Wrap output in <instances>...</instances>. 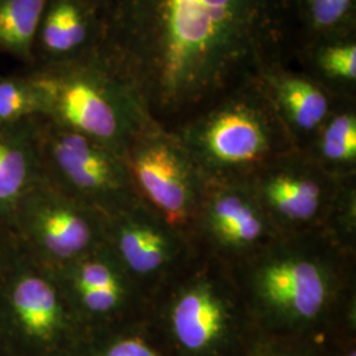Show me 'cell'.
Returning a JSON list of instances; mask_svg holds the SVG:
<instances>
[{"instance_id":"cell-1","label":"cell","mask_w":356,"mask_h":356,"mask_svg":"<svg viewBox=\"0 0 356 356\" xmlns=\"http://www.w3.org/2000/svg\"><path fill=\"white\" fill-rule=\"evenodd\" d=\"M286 0H127L123 67L148 111L175 114L266 64Z\"/></svg>"},{"instance_id":"cell-2","label":"cell","mask_w":356,"mask_h":356,"mask_svg":"<svg viewBox=\"0 0 356 356\" xmlns=\"http://www.w3.org/2000/svg\"><path fill=\"white\" fill-rule=\"evenodd\" d=\"M250 292L267 327L298 334L327 317L338 296V276L330 261L314 251L277 247L256 261Z\"/></svg>"},{"instance_id":"cell-3","label":"cell","mask_w":356,"mask_h":356,"mask_svg":"<svg viewBox=\"0 0 356 356\" xmlns=\"http://www.w3.org/2000/svg\"><path fill=\"white\" fill-rule=\"evenodd\" d=\"M184 148L197 169L218 175L248 170L277 149V123L263 101L241 97L200 119Z\"/></svg>"},{"instance_id":"cell-4","label":"cell","mask_w":356,"mask_h":356,"mask_svg":"<svg viewBox=\"0 0 356 356\" xmlns=\"http://www.w3.org/2000/svg\"><path fill=\"white\" fill-rule=\"evenodd\" d=\"M168 338L181 356H227L241 339V322L225 289L209 277L185 282L165 312Z\"/></svg>"},{"instance_id":"cell-5","label":"cell","mask_w":356,"mask_h":356,"mask_svg":"<svg viewBox=\"0 0 356 356\" xmlns=\"http://www.w3.org/2000/svg\"><path fill=\"white\" fill-rule=\"evenodd\" d=\"M132 177L168 226L189 222L200 198L198 172L182 144L148 134L131 159Z\"/></svg>"},{"instance_id":"cell-6","label":"cell","mask_w":356,"mask_h":356,"mask_svg":"<svg viewBox=\"0 0 356 356\" xmlns=\"http://www.w3.org/2000/svg\"><path fill=\"white\" fill-rule=\"evenodd\" d=\"M204 226L209 238L229 252L254 251L267 242L270 220L251 189L225 186L204 204Z\"/></svg>"},{"instance_id":"cell-7","label":"cell","mask_w":356,"mask_h":356,"mask_svg":"<svg viewBox=\"0 0 356 356\" xmlns=\"http://www.w3.org/2000/svg\"><path fill=\"white\" fill-rule=\"evenodd\" d=\"M254 193L270 222L298 229L318 219L327 200L325 181L298 166H281L259 179Z\"/></svg>"},{"instance_id":"cell-8","label":"cell","mask_w":356,"mask_h":356,"mask_svg":"<svg viewBox=\"0 0 356 356\" xmlns=\"http://www.w3.org/2000/svg\"><path fill=\"white\" fill-rule=\"evenodd\" d=\"M66 123L88 138L110 140L120 132V116L110 98L95 83L74 78L44 82Z\"/></svg>"},{"instance_id":"cell-9","label":"cell","mask_w":356,"mask_h":356,"mask_svg":"<svg viewBox=\"0 0 356 356\" xmlns=\"http://www.w3.org/2000/svg\"><path fill=\"white\" fill-rule=\"evenodd\" d=\"M118 251L128 269L141 279L161 276L178 254V243L172 227L160 216L135 218L118 232Z\"/></svg>"},{"instance_id":"cell-10","label":"cell","mask_w":356,"mask_h":356,"mask_svg":"<svg viewBox=\"0 0 356 356\" xmlns=\"http://www.w3.org/2000/svg\"><path fill=\"white\" fill-rule=\"evenodd\" d=\"M53 154L66 178L81 191L98 193L119 185L114 163L82 134L61 135L54 144Z\"/></svg>"},{"instance_id":"cell-11","label":"cell","mask_w":356,"mask_h":356,"mask_svg":"<svg viewBox=\"0 0 356 356\" xmlns=\"http://www.w3.org/2000/svg\"><path fill=\"white\" fill-rule=\"evenodd\" d=\"M13 306L26 330L40 339H51L60 327L61 313L51 285L38 277L20 281L13 292Z\"/></svg>"},{"instance_id":"cell-12","label":"cell","mask_w":356,"mask_h":356,"mask_svg":"<svg viewBox=\"0 0 356 356\" xmlns=\"http://www.w3.org/2000/svg\"><path fill=\"white\" fill-rule=\"evenodd\" d=\"M277 102L294 127L313 131L329 113V101L312 82L289 76L277 85Z\"/></svg>"},{"instance_id":"cell-13","label":"cell","mask_w":356,"mask_h":356,"mask_svg":"<svg viewBox=\"0 0 356 356\" xmlns=\"http://www.w3.org/2000/svg\"><path fill=\"white\" fill-rule=\"evenodd\" d=\"M42 241L51 254L67 259L81 254L91 242L89 222L70 209H54L42 218Z\"/></svg>"},{"instance_id":"cell-14","label":"cell","mask_w":356,"mask_h":356,"mask_svg":"<svg viewBox=\"0 0 356 356\" xmlns=\"http://www.w3.org/2000/svg\"><path fill=\"white\" fill-rule=\"evenodd\" d=\"M47 0H0V45L26 53L38 32Z\"/></svg>"},{"instance_id":"cell-15","label":"cell","mask_w":356,"mask_h":356,"mask_svg":"<svg viewBox=\"0 0 356 356\" xmlns=\"http://www.w3.org/2000/svg\"><path fill=\"white\" fill-rule=\"evenodd\" d=\"M86 38V26L76 6L63 0L48 13L42 40L45 47L54 53H65L81 45Z\"/></svg>"},{"instance_id":"cell-16","label":"cell","mask_w":356,"mask_h":356,"mask_svg":"<svg viewBox=\"0 0 356 356\" xmlns=\"http://www.w3.org/2000/svg\"><path fill=\"white\" fill-rule=\"evenodd\" d=\"M321 154L332 164L350 165L356 160V119L353 114L332 118L322 132Z\"/></svg>"},{"instance_id":"cell-17","label":"cell","mask_w":356,"mask_h":356,"mask_svg":"<svg viewBox=\"0 0 356 356\" xmlns=\"http://www.w3.org/2000/svg\"><path fill=\"white\" fill-rule=\"evenodd\" d=\"M26 175V156L0 141V200H10L22 189Z\"/></svg>"},{"instance_id":"cell-18","label":"cell","mask_w":356,"mask_h":356,"mask_svg":"<svg viewBox=\"0 0 356 356\" xmlns=\"http://www.w3.org/2000/svg\"><path fill=\"white\" fill-rule=\"evenodd\" d=\"M76 286L78 293L124 288L114 269L99 260H90L79 267Z\"/></svg>"},{"instance_id":"cell-19","label":"cell","mask_w":356,"mask_h":356,"mask_svg":"<svg viewBox=\"0 0 356 356\" xmlns=\"http://www.w3.org/2000/svg\"><path fill=\"white\" fill-rule=\"evenodd\" d=\"M322 69L331 76L354 81L356 78V47L337 45L327 48L321 56Z\"/></svg>"},{"instance_id":"cell-20","label":"cell","mask_w":356,"mask_h":356,"mask_svg":"<svg viewBox=\"0 0 356 356\" xmlns=\"http://www.w3.org/2000/svg\"><path fill=\"white\" fill-rule=\"evenodd\" d=\"M354 0H307L312 23L318 29L341 24L351 11Z\"/></svg>"},{"instance_id":"cell-21","label":"cell","mask_w":356,"mask_h":356,"mask_svg":"<svg viewBox=\"0 0 356 356\" xmlns=\"http://www.w3.org/2000/svg\"><path fill=\"white\" fill-rule=\"evenodd\" d=\"M35 104L32 94L19 83L0 82V120L26 114Z\"/></svg>"},{"instance_id":"cell-22","label":"cell","mask_w":356,"mask_h":356,"mask_svg":"<svg viewBox=\"0 0 356 356\" xmlns=\"http://www.w3.org/2000/svg\"><path fill=\"white\" fill-rule=\"evenodd\" d=\"M99 356H165L140 334L126 335L108 344Z\"/></svg>"},{"instance_id":"cell-23","label":"cell","mask_w":356,"mask_h":356,"mask_svg":"<svg viewBox=\"0 0 356 356\" xmlns=\"http://www.w3.org/2000/svg\"><path fill=\"white\" fill-rule=\"evenodd\" d=\"M248 356H310L296 346L277 339H261L252 344Z\"/></svg>"},{"instance_id":"cell-24","label":"cell","mask_w":356,"mask_h":356,"mask_svg":"<svg viewBox=\"0 0 356 356\" xmlns=\"http://www.w3.org/2000/svg\"><path fill=\"white\" fill-rule=\"evenodd\" d=\"M338 356H356L355 342L353 341L346 344Z\"/></svg>"}]
</instances>
